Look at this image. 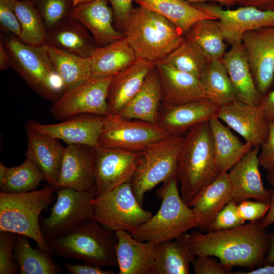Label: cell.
<instances>
[{
    "label": "cell",
    "instance_id": "32",
    "mask_svg": "<svg viewBox=\"0 0 274 274\" xmlns=\"http://www.w3.org/2000/svg\"><path fill=\"white\" fill-rule=\"evenodd\" d=\"M195 256L188 241V233L175 239L155 244V274H189Z\"/></svg>",
    "mask_w": 274,
    "mask_h": 274
},
{
    "label": "cell",
    "instance_id": "14",
    "mask_svg": "<svg viewBox=\"0 0 274 274\" xmlns=\"http://www.w3.org/2000/svg\"><path fill=\"white\" fill-rule=\"evenodd\" d=\"M94 189L95 196L130 183L136 169L140 152L94 147Z\"/></svg>",
    "mask_w": 274,
    "mask_h": 274
},
{
    "label": "cell",
    "instance_id": "45",
    "mask_svg": "<svg viewBox=\"0 0 274 274\" xmlns=\"http://www.w3.org/2000/svg\"><path fill=\"white\" fill-rule=\"evenodd\" d=\"M270 203L261 201L245 200L237 203L239 215L245 221H261L267 213Z\"/></svg>",
    "mask_w": 274,
    "mask_h": 274
},
{
    "label": "cell",
    "instance_id": "4",
    "mask_svg": "<svg viewBox=\"0 0 274 274\" xmlns=\"http://www.w3.org/2000/svg\"><path fill=\"white\" fill-rule=\"evenodd\" d=\"M46 240L53 256L77 259L101 267H118L116 232L91 218L67 233Z\"/></svg>",
    "mask_w": 274,
    "mask_h": 274
},
{
    "label": "cell",
    "instance_id": "30",
    "mask_svg": "<svg viewBox=\"0 0 274 274\" xmlns=\"http://www.w3.org/2000/svg\"><path fill=\"white\" fill-rule=\"evenodd\" d=\"M90 58L94 78L114 76L138 59L125 37L104 46H97Z\"/></svg>",
    "mask_w": 274,
    "mask_h": 274
},
{
    "label": "cell",
    "instance_id": "23",
    "mask_svg": "<svg viewBox=\"0 0 274 274\" xmlns=\"http://www.w3.org/2000/svg\"><path fill=\"white\" fill-rule=\"evenodd\" d=\"M162 91V104L177 106L207 98L199 79L159 61L156 63Z\"/></svg>",
    "mask_w": 274,
    "mask_h": 274
},
{
    "label": "cell",
    "instance_id": "1",
    "mask_svg": "<svg viewBox=\"0 0 274 274\" xmlns=\"http://www.w3.org/2000/svg\"><path fill=\"white\" fill-rule=\"evenodd\" d=\"M188 241L195 256H214L231 268L263 264L270 244V233L261 221L229 229L188 233Z\"/></svg>",
    "mask_w": 274,
    "mask_h": 274
},
{
    "label": "cell",
    "instance_id": "40",
    "mask_svg": "<svg viewBox=\"0 0 274 274\" xmlns=\"http://www.w3.org/2000/svg\"><path fill=\"white\" fill-rule=\"evenodd\" d=\"M211 60L185 39L183 43L161 62L200 79Z\"/></svg>",
    "mask_w": 274,
    "mask_h": 274
},
{
    "label": "cell",
    "instance_id": "53",
    "mask_svg": "<svg viewBox=\"0 0 274 274\" xmlns=\"http://www.w3.org/2000/svg\"><path fill=\"white\" fill-rule=\"evenodd\" d=\"M12 60L7 50L3 38L0 39V70L1 71L12 68Z\"/></svg>",
    "mask_w": 274,
    "mask_h": 274
},
{
    "label": "cell",
    "instance_id": "8",
    "mask_svg": "<svg viewBox=\"0 0 274 274\" xmlns=\"http://www.w3.org/2000/svg\"><path fill=\"white\" fill-rule=\"evenodd\" d=\"M183 138L169 136L140 152L137 168L130 183L141 205L147 192L176 177Z\"/></svg>",
    "mask_w": 274,
    "mask_h": 274
},
{
    "label": "cell",
    "instance_id": "5",
    "mask_svg": "<svg viewBox=\"0 0 274 274\" xmlns=\"http://www.w3.org/2000/svg\"><path fill=\"white\" fill-rule=\"evenodd\" d=\"M157 195L162 200L159 209L131 233L135 239L156 244L175 239L199 227L198 219L181 197L176 177L163 183Z\"/></svg>",
    "mask_w": 274,
    "mask_h": 274
},
{
    "label": "cell",
    "instance_id": "2",
    "mask_svg": "<svg viewBox=\"0 0 274 274\" xmlns=\"http://www.w3.org/2000/svg\"><path fill=\"white\" fill-rule=\"evenodd\" d=\"M220 174L209 121L201 122L188 130L183 138L176 175L183 200L189 206Z\"/></svg>",
    "mask_w": 274,
    "mask_h": 274
},
{
    "label": "cell",
    "instance_id": "17",
    "mask_svg": "<svg viewBox=\"0 0 274 274\" xmlns=\"http://www.w3.org/2000/svg\"><path fill=\"white\" fill-rule=\"evenodd\" d=\"M260 147L252 148L228 173L232 200L237 203L255 199L270 204L272 190L264 187L259 170Z\"/></svg>",
    "mask_w": 274,
    "mask_h": 274
},
{
    "label": "cell",
    "instance_id": "28",
    "mask_svg": "<svg viewBox=\"0 0 274 274\" xmlns=\"http://www.w3.org/2000/svg\"><path fill=\"white\" fill-rule=\"evenodd\" d=\"M232 200L228 172L222 173L205 187L189 206L200 222L198 228L209 230L216 215Z\"/></svg>",
    "mask_w": 274,
    "mask_h": 274
},
{
    "label": "cell",
    "instance_id": "15",
    "mask_svg": "<svg viewBox=\"0 0 274 274\" xmlns=\"http://www.w3.org/2000/svg\"><path fill=\"white\" fill-rule=\"evenodd\" d=\"M242 43L256 89L263 96L274 81V26L246 31Z\"/></svg>",
    "mask_w": 274,
    "mask_h": 274
},
{
    "label": "cell",
    "instance_id": "48",
    "mask_svg": "<svg viewBox=\"0 0 274 274\" xmlns=\"http://www.w3.org/2000/svg\"><path fill=\"white\" fill-rule=\"evenodd\" d=\"M114 13V18L117 26L123 28L132 10L134 0H108Z\"/></svg>",
    "mask_w": 274,
    "mask_h": 274
},
{
    "label": "cell",
    "instance_id": "49",
    "mask_svg": "<svg viewBox=\"0 0 274 274\" xmlns=\"http://www.w3.org/2000/svg\"><path fill=\"white\" fill-rule=\"evenodd\" d=\"M65 267L71 274H114L112 270H106L103 267L88 263L72 264L65 262Z\"/></svg>",
    "mask_w": 274,
    "mask_h": 274
},
{
    "label": "cell",
    "instance_id": "20",
    "mask_svg": "<svg viewBox=\"0 0 274 274\" xmlns=\"http://www.w3.org/2000/svg\"><path fill=\"white\" fill-rule=\"evenodd\" d=\"M219 109L208 98L177 106L161 104L157 124L169 135H182L196 125L217 117Z\"/></svg>",
    "mask_w": 274,
    "mask_h": 274
},
{
    "label": "cell",
    "instance_id": "52",
    "mask_svg": "<svg viewBox=\"0 0 274 274\" xmlns=\"http://www.w3.org/2000/svg\"><path fill=\"white\" fill-rule=\"evenodd\" d=\"M241 7L251 6L262 10H274V0H235Z\"/></svg>",
    "mask_w": 274,
    "mask_h": 274
},
{
    "label": "cell",
    "instance_id": "10",
    "mask_svg": "<svg viewBox=\"0 0 274 274\" xmlns=\"http://www.w3.org/2000/svg\"><path fill=\"white\" fill-rule=\"evenodd\" d=\"M56 200L47 217L40 221L42 233L46 239L70 232L92 215V200L94 187L79 191L64 188L56 190Z\"/></svg>",
    "mask_w": 274,
    "mask_h": 274
},
{
    "label": "cell",
    "instance_id": "13",
    "mask_svg": "<svg viewBox=\"0 0 274 274\" xmlns=\"http://www.w3.org/2000/svg\"><path fill=\"white\" fill-rule=\"evenodd\" d=\"M216 17L226 42L231 45L242 43L246 31L274 26V10H262L251 6L224 10L215 2L192 3Z\"/></svg>",
    "mask_w": 274,
    "mask_h": 274
},
{
    "label": "cell",
    "instance_id": "46",
    "mask_svg": "<svg viewBox=\"0 0 274 274\" xmlns=\"http://www.w3.org/2000/svg\"><path fill=\"white\" fill-rule=\"evenodd\" d=\"M191 264L195 274H227L232 268L207 255L195 256Z\"/></svg>",
    "mask_w": 274,
    "mask_h": 274
},
{
    "label": "cell",
    "instance_id": "25",
    "mask_svg": "<svg viewBox=\"0 0 274 274\" xmlns=\"http://www.w3.org/2000/svg\"><path fill=\"white\" fill-rule=\"evenodd\" d=\"M155 66V63L138 58L132 64L114 75L107 96L108 115H117L121 112Z\"/></svg>",
    "mask_w": 274,
    "mask_h": 274
},
{
    "label": "cell",
    "instance_id": "27",
    "mask_svg": "<svg viewBox=\"0 0 274 274\" xmlns=\"http://www.w3.org/2000/svg\"><path fill=\"white\" fill-rule=\"evenodd\" d=\"M162 100L161 84L155 66L149 73L138 92L117 115L157 124Z\"/></svg>",
    "mask_w": 274,
    "mask_h": 274
},
{
    "label": "cell",
    "instance_id": "39",
    "mask_svg": "<svg viewBox=\"0 0 274 274\" xmlns=\"http://www.w3.org/2000/svg\"><path fill=\"white\" fill-rule=\"evenodd\" d=\"M45 178L35 163L26 158L20 165L9 167L4 181L0 183L1 192L18 194L36 190Z\"/></svg>",
    "mask_w": 274,
    "mask_h": 274
},
{
    "label": "cell",
    "instance_id": "43",
    "mask_svg": "<svg viewBox=\"0 0 274 274\" xmlns=\"http://www.w3.org/2000/svg\"><path fill=\"white\" fill-rule=\"evenodd\" d=\"M16 236L15 233L0 231V274H14L16 271L13 255Z\"/></svg>",
    "mask_w": 274,
    "mask_h": 274
},
{
    "label": "cell",
    "instance_id": "11",
    "mask_svg": "<svg viewBox=\"0 0 274 274\" xmlns=\"http://www.w3.org/2000/svg\"><path fill=\"white\" fill-rule=\"evenodd\" d=\"M169 136L157 124L108 115L104 117L97 145L106 148L141 152Z\"/></svg>",
    "mask_w": 274,
    "mask_h": 274
},
{
    "label": "cell",
    "instance_id": "18",
    "mask_svg": "<svg viewBox=\"0 0 274 274\" xmlns=\"http://www.w3.org/2000/svg\"><path fill=\"white\" fill-rule=\"evenodd\" d=\"M217 117L252 148L261 147L267 139V121L258 106L249 105L236 99L220 107Z\"/></svg>",
    "mask_w": 274,
    "mask_h": 274
},
{
    "label": "cell",
    "instance_id": "22",
    "mask_svg": "<svg viewBox=\"0 0 274 274\" xmlns=\"http://www.w3.org/2000/svg\"><path fill=\"white\" fill-rule=\"evenodd\" d=\"M25 156L43 175L48 184L56 190L65 147L59 140L26 128Z\"/></svg>",
    "mask_w": 274,
    "mask_h": 274
},
{
    "label": "cell",
    "instance_id": "29",
    "mask_svg": "<svg viewBox=\"0 0 274 274\" xmlns=\"http://www.w3.org/2000/svg\"><path fill=\"white\" fill-rule=\"evenodd\" d=\"M209 124L217 166L220 174L227 173L252 147L243 143L217 116Z\"/></svg>",
    "mask_w": 274,
    "mask_h": 274
},
{
    "label": "cell",
    "instance_id": "57",
    "mask_svg": "<svg viewBox=\"0 0 274 274\" xmlns=\"http://www.w3.org/2000/svg\"><path fill=\"white\" fill-rule=\"evenodd\" d=\"M9 167L4 165L2 162H0V183L4 180Z\"/></svg>",
    "mask_w": 274,
    "mask_h": 274
},
{
    "label": "cell",
    "instance_id": "12",
    "mask_svg": "<svg viewBox=\"0 0 274 274\" xmlns=\"http://www.w3.org/2000/svg\"><path fill=\"white\" fill-rule=\"evenodd\" d=\"M114 76L91 78L64 92L50 108L52 116L64 120L82 115H108L107 96Z\"/></svg>",
    "mask_w": 274,
    "mask_h": 274
},
{
    "label": "cell",
    "instance_id": "55",
    "mask_svg": "<svg viewBox=\"0 0 274 274\" xmlns=\"http://www.w3.org/2000/svg\"><path fill=\"white\" fill-rule=\"evenodd\" d=\"M270 244L269 251L266 255L263 263L265 265L274 262V233H270Z\"/></svg>",
    "mask_w": 274,
    "mask_h": 274
},
{
    "label": "cell",
    "instance_id": "51",
    "mask_svg": "<svg viewBox=\"0 0 274 274\" xmlns=\"http://www.w3.org/2000/svg\"><path fill=\"white\" fill-rule=\"evenodd\" d=\"M267 179L272 186L273 190L269 209L265 216L261 220L262 226L266 228L274 223V168L268 172Z\"/></svg>",
    "mask_w": 274,
    "mask_h": 274
},
{
    "label": "cell",
    "instance_id": "47",
    "mask_svg": "<svg viewBox=\"0 0 274 274\" xmlns=\"http://www.w3.org/2000/svg\"><path fill=\"white\" fill-rule=\"evenodd\" d=\"M268 132L266 141L261 146L260 165L268 172L274 168V122H267Z\"/></svg>",
    "mask_w": 274,
    "mask_h": 274
},
{
    "label": "cell",
    "instance_id": "16",
    "mask_svg": "<svg viewBox=\"0 0 274 274\" xmlns=\"http://www.w3.org/2000/svg\"><path fill=\"white\" fill-rule=\"evenodd\" d=\"M104 117L82 115L54 124H43L36 120L28 121L25 127L50 136L68 144H82L95 147L104 121Z\"/></svg>",
    "mask_w": 274,
    "mask_h": 274
},
{
    "label": "cell",
    "instance_id": "37",
    "mask_svg": "<svg viewBox=\"0 0 274 274\" xmlns=\"http://www.w3.org/2000/svg\"><path fill=\"white\" fill-rule=\"evenodd\" d=\"M206 96L219 107L237 99L235 90L221 59H212L199 79Z\"/></svg>",
    "mask_w": 274,
    "mask_h": 274
},
{
    "label": "cell",
    "instance_id": "19",
    "mask_svg": "<svg viewBox=\"0 0 274 274\" xmlns=\"http://www.w3.org/2000/svg\"><path fill=\"white\" fill-rule=\"evenodd\" d=\"M94 147L68 144L65 147L56 190L70 188L79 191L94 187Z\"/></svg>",
    "mask_w": 274,
    "mask_h": 274
},
{
    "label": "cell",
    "instance_id": "7",
    "mask_svg": "<svg viewBox=\"0 0 274 274\" xmlns=\"http://www.w3.org/2000/svg\"><path fill=\"white\" fill-rule=\"evenodd\" d=\"M3 39L12 60V68L38 95L52 102L56 101L63 93V85L46 45H28L15 36Z\"/></svg>",
    "mask_w": 274,
    "mask_h": 274
},
{
    "label": "cell",
    "instance_id": "58",
    "mask_svg": "<svg viewBox=\"0 0 274 274\" xmlns=\"http://www.w3.org/2000/svg\"><path fill=\"white\" fill-rule=\"evenodd\" d=\"M72 5L73 7L79 4L90 2L93 0H68Z\"/></svg>",
    "mask_w": 274,
    "mask_h": 274
},
{
    "label": "cell",
    "instance_id": "41",
    "mask_svg": "<svg viewBox=\"0 0 274 274\" xmlns=\"http://www.w3.org/2000/svg\"><path fill=\"white\" fill-rule=\"evenodd\" d=\"M47 31L68 18L73 6L68 0H32Z\"/></svg>",
    "mask_w": 274,
    "mask_h": 274
},
{
    "label": "cell",
    "instance_id": "35",
    "mask_svg": "<svg viewBox=\"0 0 274 274\" xmlns=\"http://www.w3.org/2000/svg\"><path fill=\"white\" fill-rule=\"evenodd\" d=\"M184 37L211 60L221 59L226 52V41L217 20L204 19L196 21Z\"/></svg>",
    "mask_w": 274,
    "mask_h": 274
},
{
    "label": "cell",
    "instance_id": "36",
    "mask_svg": "<svg viewBox=\"0 0 274 274\" xmlns=\"http://www.w3.org/2000/svg\"><path fill=\"white\" fill-rule=\"evenodd\" d=\"M27 236L17 234L14 256L21 274H57L60 267L52 260L51 255L39 247L35 249Z\"/></svg>",
    "mask_w": 274,
    "mask_h": 274
},
{
    "label": "cell",
    "instance_id": "33",
    "mask_svg": "<svg viewBox=\"0 0 274 274\" xmlns=\"http://www.w3.org/2000/svg\"><path fill=\"white\" fill-rule=\"evenodd\" d=\"M173 24L184 35L196 21L204 19L217 20L185 0H134Z\"/></svg>",
    "mask_w": 274,
    "mask_h": 274
},
{
    "label": "cell",
    "instance_id": "6",
    "mask_svg": "<svg viewBox=\"0 0 274 274\" xmlns=\"http://www.w3.org/2000/svg\"><path fill=\"white\" fill-rule=\"evenodd\" d=\"M55 192V189L48 184L40 190L23 193L1 192L0 231L25 235L53 256L42 233L39 217L53 201Z\"/></svg>",
    "mask_w": 274,
    "mask_h": 274
},
{
    "label": "cell",
    "instance_id": "44",
    "mask_svg": "<svg viewBox=\"0 0 274 274\" xmlns=\"http://www.w3.org/2000/svg\"><path fill=\"white\" fill-rule=\"evenodd\" d=\"M16 0H0V23L6 31L19 38L21 27L15 11Z\"/></svg>",
    "mask_w": 274,
    "mask_h": 274
},
{
    "label": "cell",
    "instance_id": "56",
    "mask_svg": "<svg viewBox=\"0 0 274 274\" xmlns=\"http://www.w3.org/2000/svg\"><path fill=\"white\" fill-rule=\"evenodd\" d=\"M190 3H196L199 2H218L222 5L231 6L236 4L235 0H185Z\"/></svg>",
    "mask_w": 274,
    "mask_h": 274
},
{
    "label": "cell",
    "instance_id": "26",
    "mask_svg": "<svg viewBox=\"0 0 274 274\" xmlns=\"http://www.w3.org/2000/svg\"><path fill=\"white\" fill-rule=\"evenodd\" d=\"M221 60L235 90L237 99L249 105L258 106L262 96L255 86L247 53L242 43L231 45Z\"/></svg>",
    "mask_w": 274,
    "mask_h": 274
},
{
    "label": "cell",
    "instance_id": "54",
    "mask_svg": "<svg viewBox=\"0 0 274 274\" xmlns=\"http://www.w3.org/2000/svg\"><path fill=\"white\" fill-rule=\"evenodd\" d=\"M235 274H274V265H265L258 268L252 269L248 272L237 271Z\"/></svg>",
    "mask_w": 274,
    "mask_h": 274
},
{
    "label": "cell",
    "instance_id": "9",
    "mask_svg": "<svg viewBox=\"0 0 274 274\" xmlns=\"http://www.w3.org/2000/svg\"><path fill=\"white\" fill-rule=\"evenodd\" d=\"M91 204V219L115 232L123 230L131 233L152 216L142 208L130 183L95 197Z\"/></svg>",
    "mask_w": 274,
    "mask_h": 274
},
{
    "label": "cell",
    "instance_id": "42",
    "mask_svg": "<svg viewBox=\"0 0 274 274\" xmlns=\"http://www.w3.org/2000/svg\"><path fill=\"white\" fill-rule=\"evenodd\" d=\"M245 221L239 215L237 203L232 200L218 213L214 219L209 231L226 230L244 224Z\"/></svg>",
    "mask_w": 274,
    "mask_h": 274
},
{
    "label": "cell",
    "instance_id": "3",
    "mask_svg": "<svg viewBox=\"0 0 274 274\" xmlns=\"http://www.w3.org/2000/svg\"><path fill=\"white\" fill-rule=\"evenodd\" d=\"M123 35L138 58L155 64L178 48L185 38L170 22L143 6L132 9Z\"/></svg>",
    "mask_w": 274,
    "mask_h": 274
},
{
    "label": "cell",
    "instance_id": "21",
    "mask_svg": "<svg viewBox=\"0 0 274 274\" xmlns=\"http://www.w3.org/2000/svg\"><path fill=\"white\" fill-rule=\"evenodd\" d=\"M108 0H93L72 7L68 18L83 25L97 46L107 45L124 37L113 26L114 13Z\"/></svg>",
    "mask_w": 274,
    "mask_h": 274
},
{
    "label": "cell",
    "instance_id": "34",
    "mask_svg": "<svg viewBox=\"0 0 274 274\" xmlns=\"http://www.w3.org/2000/svg\"><path fill=\"white\" fill-rule=\"evenodd\" d=\"M46 46L53 67L62 81L63 93L92 78L90 57L78 56L48 44Z\"/></svg>",
    "mask_w": 274,
    "mask_h": 274
},
{
    "label": "cell",
    "instance_id": "24",
    "mask_svg": "<svg viewBox=\"0 0 274 274\" xmlns=\"http://www.w3.org/2000/svg\"><path fill=\"white\" fill-rule=\"evenodd\" d=\"M115 251L119 274H155V244L135 239L130 233L116 232Z\"/></svg>",
    "mask_w": 274,
    "mask_h": 274
},
{
    "label": "cell",
    "instance_id": "50",
    "mask_svg": "<svg viewBox=\"0 0 274 274\" xmlns=\"http://www.w3.org/2000/svg\"><path fill=\"white\" fill-rule=\"evenodd\" d=\"M267 122H274V89L262 96L258 105Z\"/></svg>",
    "mask_w": 274,
    "mask_h": 274
},
{
    "label": "cell",
    "instance_id": "38",
    "mask_svg": "<svg viewBox=\"0 0 274 274\" xmlns=\"http://www.w3.org/2000/svg\"><path fill=\"white\" fill-rule=\"evenodd\" d=\"M15 11L21 27L18 39L30 46L46 45L47 31L32 1L16 0Z\"/></svg>",
    "mask_w": 274,
    "mask_h": 274
},
{
    "label": "cell",
    "instance_id": "31",
    "mask_svg": "<svg viewBox=\"0 0 274 274\" xmlns=\"http://www.w3.org/2000/svg\"><path fill=\"white\" fill-rule=\"evenodd\" d=\"M46 44L85 57H90L97 47L87 29L70 18L47 31Z\"/></svg>",
    "mask_w": 274,
    "mask_h": 274
}]
</instances>
